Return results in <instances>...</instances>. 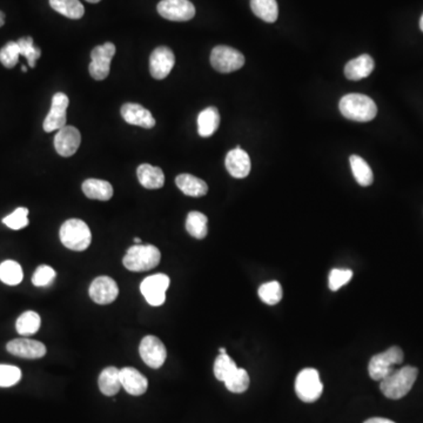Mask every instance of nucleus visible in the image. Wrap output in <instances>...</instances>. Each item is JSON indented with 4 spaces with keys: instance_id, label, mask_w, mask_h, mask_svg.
I'll list each match as a JSON object with an SVG mask.
<instances>
[{
    "instance_id": "obj_14",
    "label": "nucleus",
    "mask_w": 423,
    "mask_h": 423,
    "mask_svg": "<svg viewBox=\"0 0 423 423\" xmlns=\"http://www.w3.org/2000/svg\"><path fill=\"white\" fill-rule=\"evenodd\" d=\"M118 294V284L109 277H99L90 286V296L98 305L112 304Z\"/></svg>"
},
{
    "instance_id": "obj_46",
    "label": "nucleus",
    "mask_w": 423,
    "mask_h": 423,
    "mask_svg": "<svg viewBox=\"0 0 423 423\" xmlns=\"http://www.w3.org/2000/svg\"><path fill=\"white\" fill-rule=\"evenodd\" d=\"M86 1H88V3H99V1H100V0H86Z\"/></svg>"
},
{
    "instance_id": "obj_21",
    "label": "nucleus",
    "mask_w": 423,
    "mask_h": 423,
    "mask_svg": "<svg viewBox=\"0 0 423 423\" xmlns=\"http://www.w3.org/2000/svg\"><path fill=\"white\" fill-rule=\"evenodd\" d=\"M138 180L142 187L147 190H159L165 183V176L163 169L154 167L149 164H142L136 169Z\"/></svg>"
},
{
    "instance_id": "obj_12",
    "label": "nucleus",
    "mask_w": 423,
    "mask_h": 423,
    "mask_svg": "<svg viewBox=\"0 0 423 423\" xmlns=\"http://www.w3.org/2000/svg\"><path fill=\"white\" fill-rule=\"evenodd\" d=\"M68 107V97L65 93L58 92L52 98V105L48 117L45 118L44 127L45 132L51 133L53 131H59L66 126V109Z\"/></svg>"
},
{
    "instance_id": "obj_5",
    "label": "nucleus",
    "mask_w": 423,
    "mask_h": 423,
    "mask_svg": "<svg viewBox=\"0 0 423 423\" xmlns=\"http://www.w3.org/2000/svg\"><path fill=\"white\" fill-rule=\"evenodd\" d=\"M403 352L400 347H390L386 352L373 356L368 365L369 375L375 381H382L395 370L394 366L403 363Z\"/></svg>"
},
{
    "instance_id": "obj_29",
    "label": "nucleus",
    "mask_w": 423,
    "mask_h": 423,
    "mask_svg": "<svg viewBox=\"0 0 423 423\" xmlns=\"http://www.w3.org/2000/svg\"><path fill=\"white\" fill-rule=\"evenodd\" d=\"M41 316L33 311H28L18 318L16 322L17 332L23 336H33L41 328Z\"/></svg>"
},
{
    "instance_id": "obj_35",
    "label": "nucleus",
    "mask_w": 423,
    "mask_h": 423,
    "mask_svg": "<svg viewBox=\"0 0 423 423\" xmlns=\"http://www.w3.org/2000/svg\"><path fill=\"white\" fill-rule=\"evenodd\" d=\"M19 50H21V55L28 59V65L31 68H36V61L41 58V50L37 46H34L33 39L32 37L21 38L17 41Z\"/></svg>"
},
{
    "instance_id": "obj_31",
    "label": "nucleus",
    "mask_w": 423,
    "mask_h": 423,
    "mask_svg": "<svg viewBox=\"0 0 423 423\" xmlns=\"http://www.w3.org/2000/svg\"><path fill=\"white\" fill-rule=\"evenodd\" d=\"M23 269L16 261H4L0 264V280L9 286H16L23 282Z\"/></svg>"
},
{
    "instance_id": "obj_3",
    "label": "nucleus",
    "mask_w": 423,
    "mask_h": 423,
    "mask_svg": "<svg viewBox=\"0 0 423 423\" xmlns=\"http://www.w3.org/2000/svg\"><path fill=\"white\" fill-rule=\"evenodd\" d=\"M161 254L153 245H134L124 257V266L131 272H145L159 264Z\"/></svg>"
},
{
    "instance_id": "obj_40",
    "label": "nucleus",
    "mask_w": 423,
    "mask_h": 423,
    "mask_svg": "<svg viewBox=\"0 0 423 423\" xmlns=\"http://www.w3.org/2000/svg\"><path fill=\"white\" fill-rule=\"evenodd\" d=\"M352 278L353 272L350 269H338V268L333 269L331 274H329L328 286L331 291H338L340 288L348 284Z\"/></svg>"
},
{
    "instance_id": "obj_16",
    "label": "nucleus",
    "mask_w": 423,
    "mask_h": 423,
    "mask_svg": "<svg viewBox=\"0 0 423 423\" xmlns=\"http://www.w3.org/2000/svg\"><path fill=\"white\" fill-rule=\"evenodd\" d=\"M7 352L23 359H41L46 355L44 343L30 338H14L6 346Z\"/></svg>"
},
{
    "instance_id": "obj_32",
    "label": "nucleus",
    "mask_w": 423,
    "mask_h": 423,
    "mask_svg": "<svg viewBox=\"0 0 423 423\" xmlns=\"http://www.w3.org/2000/svg\"><path fill=\"white\" fill-rule=\"evenodd\" d=\"M257 293H259V298L261 299V301L269 306L279 304V302L282 301V295H284L282 284H279L278 282H269L261 284Z\"/></svg>"
},
{
    "instance_id": "obj_42",
    "label": "nucleus",
    "mask_w": 423,
    "mask_h": 423,
    "mask_svg": "<svg viewBox=\"0 0 423 423\" xmlns=\"http://www.w3.org/2000/svg\"><path fill=\"white\" fill-rule=\"evenodd\" d=\"M4 24H5V14L0 11V28H1Z\"/></svg>"
},
{
    "instance_id": "obj_11",
    "label": "nucleus",
    "mask_w": 423,
    "mask_h": 423,
    "mask_svg": "<svg viewBox=\"0 0 423 423\" xmlns=\"http://www.w3.org/2000/svg\"><path fill=\"white\" fill-rule=\"evenodd\" d=\"M156 9L167 21H187L196 16V7L190 0H161Z\"/></svg>"
},
{
    "instance_id": "obj_4",
    "label": "nucleus",
    "mask_w": 423,
    "mask_h": 423,
    "mask_svg": "<svg viewBox=\"0 0 423 423\" xmlns=\"http://www.w3.org/2000/svg\"><path fill=\"white\" fill-rule=\"evenodd\" d=\"M61 244L71 251L82 252L91 245L92 234L90 227L79 219L65 221L59 232Z\"/></svg>"
},
{
    "instance_id": "obj_27",
    "label": "nucleus",
    "mask_w": 423,
    "mask_h": 423,
    "mask_svg": "<svg viewBox=\"0 0 423 423\" xmlns=\"http://www.w3.org/2000/svg\"><path fill=\"white\" fill-rule=\"evenodd\" d=\"M53 10L70 19H80L85 14V7L79 0H50Z\"/></svg>"
},
{
    "instance_id": "obj_47",
    "label": "nucleus",
    "mask_w": 423,
    "mask_h": 423,
    "mask_svg": "<svg viewBox=\"0 0 423 423\" xmlns=\"http://www.w3.org/2000/svg\"><path fill=\"white\" fill-rule=\"evenodd\" d=\"M21 71L28 72V68L26 66H21Z\"/></svg>"
},
{
    "instance_id": "obj_28",
    "label": "nucleus",
    "mask_w": 423,
    "mask_h": 423,
    "mask_svg": "<svg viewBox=\"0 0 423 423\" xmlns=\"http://www.w3.org/2000/svg\"><path fill=\"white\" fill-rule=\"evenodd\" d=\"M350 166H352L353 176L355 178L356 183L363 187L372 185L374 181V174L368 164L361 156H350Z\"/></svg>"
},
{
    "instance_id": "obj_10",
    "label": "nucleus",
    "mask_w": 423,
    "mask_h": 423,
    "mask_svg": "<svg viewBox=\"0 0 423 423\" xmlns=\"http://www.w3.org/2000/svg\"><path fill=\"white\" fill-rule=\"evenodd\" d=\"M139 353L142 361L151 368H160L166 361V348L161 340L156 336H149L142 338V341L140 342Z\"/></svg>"
},
{
    "instance_id": "obj_6",
    "label": "nucleus",
    "mask_w": 423,
    "mask_h": 423,
    "mask_svg": "<svg viewBox=\"0 0 423 423\" xmlns=\"http://www.w3.org/2000/svg\"><path fill=\"white\" fill-rule=\"evenodd\" d=\"M323 390L320 374L314 368L302 369L295 380V393L306 403H313L320 399Z\"/></svg>"
},
{
    "instance_id": "obj_13",
    "label": "nucleus",
    "mask_w": 423,
    "mask_h": 423,
    "mask_svg": "<svg viewBox=\"0 0 423 423\" xmlns=\"http://www.w3.org/2000/svg\"><path fill=\"white\" fill-rule=\"evenodd\" d=\"M176 64V57L171 48L159 46L149 57V72L153 78L161 80L166 78Z\"/></svg>"
},
{
    "instance_id": "obj_37",
    "label": "nucleus",
    "mask_w": 423,
    "mask_h": 423,
    "mask_svg": "<svg viewBox=\"0 0 423 423\" xmlns=\"http://www.w3.org/2000/svg\"><path fill=\"white\" fill-rule=\"evenodd\" d=\"M28 210L25 207H19L14 213L4 218L3 223L11 230H18L28 225Z\"/></svg>"
},
{
    "instance_id": "obj_1",
    "label": "nucleus",
    "mask_w": 423,
    "mask_h": 423,
    "mask_svg": "<svg viewBox=\"0 0 423 423\" xmlns=\"http://www.w3.org/2000/svg\"><path fill=\"white\" fill-rule=\"evenodd\" d=\"M419 370L413 366H405L395 369L386 379L380 381V390L383 395L392 400L405 397L413 388L417 381Z\"/></svg>"
},
{
    "instance_id": "obj_45",
    "label": "nucleus",
    "mask_w": 423,
    "mask_h": 423,
    "mask_svg": "<svg viewBox=\"0 0 423 423\" xmlns=\"http://www.w3.org/2000/svg\"><path fill=\"white\" fill-rule=\"evenodd\" d=\"M420 28H421V31H422V32H423V14H422V17H421Z\"/></svg>"
},
{
    "instance_id": "obj_33",
    "label": "nucleus",
    "mask_w": 423,
    "mask_h": 423,
    "mask_svg": "<svg viewBox=\"0 0 423 423\" xmlns=\"http://www.w3.org/2000/svg\"><path fill=\"white\" fill-rule=\"evenodd\" d=\"M224 383L227 390L232 393H244L250 387V375H248L247 370L237 368Z\"/></svg>"
},
{
    "instance_id": "obj_15",
    "label": "nucleus",
    "mask_w": 423,
    "mask_h": 423,
    "mask_svg": "<svg viewBox=\"0 0 423 423\" xmlns=\"http://www.w3.org/2000/svg\"><path fill=\"white\" fill-rule=\"evenodd\" d=\"M82 134L73 126H64L55 136V149L58 154L65 158L72 156L78 151Z\"/></svg>"
},
{
    "instance_id": "obj_34",
    "label": "nucleus",
    "mask_w": 423,
    "mask_h": 423,
    "mask_svg": "<svg viewBox=\"0 0 423 423\" xmlns=\"http://www.w3.org/2000/svg\"><path fill=\"white\" fill-rule=\"evenodd\" d=\"M237 369V363H234L227 353L226 354H219L214 363V375L223 382H225Z\"/></svg>"
},
{
    "instance_id": "obj_9",
    "label": "nucleus",
    "mask_w": 423,
    "mask_h": 423,
    "mask_svg": "<svg viewBox=\"0 0 423 423\" xmlns=\"http://www.w3.org/2000/svg\"><path fill=\"white\" fill-rule=\"evenodd\" d=\"M115 55V46L112 43L99 45L91 52L92 63L90 64V75L95 80L107 78L111 70V61Z\"/></svg>"
},
{
    "instance_id": "obj_43",
    "label": "nucleus",
    "mask_w": 423,
    "mask_h": 423,
    "mask_svg": "<svg viewBox=\"0 0 423 423\" xmlns=\"http://www.w3.org/2000/svg\"><path fill=\"white\" fill-rule=\"evenodd\" d=\"M134 244H136V245L141 244V239H140V237H134Z\"/></svg>"
},
{
    "instance_id": "obj_26",
    "label": "nucleus",
    "mask_w": 423,
    "mask_h": 423,
    "mask_svg": "<svg viewBox=\"0 0 423 423\" xmlns=\"http://www.w3.org/2000/svg\"><path fill=\"white\" fill-rule=\"evenodd\" d=\"M251 9L257 17L266 23H275L278 19L279 7L277 0H251Z\"/></svg>"
},
{
    "instance_id": "obj_36",
    "label": "nucleus",
    "mask_w": 423,
    "mask_h": 423,
    "mask_svg": "<svg viewBox=\"0 0 423 423\" xmlns=\"http://www.w3.org/2000/svg\"><path fill=\"white\" fill-rule=\"evenodd\" d=\"M21 57V50L16 41H10L0 50V63L6 68H14Z\"/></svg>"
},
{
    "instance_id": "obj_25",
    "label": "nucleus",
    "mask_w": 423,
    "mask_h": 423,
    "mask_svg": "<svg viewBox=\"0 0 423 423\" xmlns=\"http://www.w3.org/2000/svg\"><path fill=\"white\" fill-rule=\"evenodd\" d=\"M99 390L104 395L114 396L122 388L120 369L117 367H107L99 376Z\"/></svg>"
},
{
    "instance_id": "obj_22",
    "label": "nucleus",
    "mask_w": 423,
    "mask_h": 423,
    "mask_svg": "<svg viewBox=\"0 0 423 423\" xmlns=\"http://www.w3.org/2000/svg\"><path fill=\"white\" fill-rule=\"evenodd\" d=\"M176 183L178 188L188 197H203L208 192L207 183L200 178L191 174H180L176 176Z\"/></svg>"
},
{
    "instance_id": "obj_20",
    "label": "nucleus",
    "mask_w": 423,
    "mask_h": 423,
    "mask_svg": "<svg viewBox=\"0 0 423 423\" xmlns=\"http://www.w3.org/2000/svg\"><path fill=\"white\" fill-rule=\"evenodd\" d=\"M375 68V63L370 55H363L348 61L345 68L346 78L353 82L361 80L370 75Z\"/></svg>"
},
{
    "instance_id": "obj_30",
    "label": "nucleus",
    "mask_w": 423,
    "mask_h": 423,
    "mask_svg": "<svg viewBox=\"0 0 423 423\" xmlns=\"http://www.w3.org/2000/svg\"><path fill=\"white\" fill-rule=\"evenodd\" d=\"M208 219L206 215L200 212H191L187 215L186 230L196 239H203L208 233Z\"/></svg>"
},
{
    "instance_id": "obj_2",
    "label": "nucleus",
    "mask_w": 423,
    "mask_h": 423,
    "mask_svg": "<svg viewBox=\"0 0 423 423\" xmlns=\"http://www.w3.org/2000/svg\"><path fill=\"white\" fill-rule=\"evenodd\" d=\"M338 107L342 115L353 122H370L378 114V107L374 100L359 93L345 95L340 100Z\"/></svg>"
},
{
    "instance_id": "obj_38",
    "label": "nucleus",
    "mask_w": 423,
    "mask_h": 423,
    "mask_svg": "<svg viewBox=\"0 0 423 423\" xmlns=\"http://www.w3.org/2000/svg\"><path fill=\"white\" fill-rule=\"evenodd\" d=\"M21 379V370L16 366L0 365V387H12Z\"/></svg>"
},
{
    "instance_id": "obj_17",
    "label": "nucleus",
    "mask_w": 423,
    "mask_h": 423,
    "mask_svg": "<svg viewBox=\"0 0 423 423\" xmlns=\"http://www.w3.org/2000/svg\"><path fill=\"white\" fill-rule=\"evenodd\" d=\"M227 171L230 176L237 179H244L251 172V159L248 153L237 146V149H232L227 154L225 160Z\"/></svg>"
},
{
    "instance_id": "obj_8",
    "label": "nucleus",
    "mask_w": 423,
    "mask_h": 423,
    "mask_svg": "<svg viewBox=\"0 0 423 423\" xmlns=\"http://www.w3.org/2000/svg\"><path fill=\"white\" fill-rule=\"evenodd\" d=\"M169 280L168 277L163 273L159 274L151 275L146 278L140 284V291H141L146 301L153 307H159L165 304L166 300V291L168 289Z\"/></svg>"
},
{
    "instance_id": "obj_23",
    "label": "nucleus",
    "mask_w": 423,
    "mask_h": 423,
    "mask_svg": "<svg viewBox=\"0 0 423 423\" xmlns=\"http://www.w3.org/2000/svg\"><path fill=\"white\" fill-rule=\"evenodd\" d=\"M220 125V114L217 107H207L198 117V133L203 138H208L217 132Z\"/></svg>"
},
{
    "instance_id": "obj_19",
    "label": "nucleus",
    "mask_w": 423,
    "mask_h": 423,
    "mask_svg": "<svg viewBox=\"0 0 423 423\" xmlns=\"http://www.w3.org/2000/svg\"><path fill=\"white\" fill-rule=\"evenodd\" d=\"M122 387L127 393L133 396H140L146 393L149 388V381L139 370L133 367H125L120 369Z\"/></svg>"
},
{
    "instance_id": "obj_44",
    "label": "nucleus",
    "mask_w": 423,
    "mask_h": 423,
    "mask_svg": "<svg viewBox=\"0 0 423 423\" xmlns=\"http://www.w3.org/2000/svg\"><path fill=\"white\" fill-rule=\"evenodd\" d=\"M219 353H220V354H226V348H220L219 349Z\"/></svg>"
},
{
    "instance_id": "obj_18",
    "label": "nucleus",
    "mask_w": 423,
    "mask_h": 423,
    "mask_svg": "<svg viewBox=\"0 0 423 423\" xmlns=\"http://www.w3.org/2000/svg\"><path fill=\"white\" fill-rule=\"evenodd\" d=\"M122 115L129 125L140 126L142 129H153L156 126V119L149 109L142 107L139 104L127 102L122 107Z\"/></svg>"
},
{
    "instance_id": "obj_41",
    "label": "nucleus",
    "mask_w": 423,
    "mask_h": 423,
    "mask_svg": "<svg viewBox=\"0 0 423 423\" xmlns=\"http://www.w3.org/2000/svg\"><path fill=\"white\" fill-rule=\"evenodd\" d=\"M365 423H395L394 421L388 420V419H383V417H372Z\"/></svg>"
},
{
    "instance_id": "obj_7",
    "label": "nucleus",
    "mask_w": 423,
    "mask_h": 423,
    "mask_svg": "<svg viewBox=\"0 0 423 423\" xmlns=\"http://www.w3.org/2000/svg\"><path fill=\"white\" fill-rule=\"evenodd\" d=\"M210 64L215 71L220 73H230L240 70L244 66L245 55L235 48L220 45L212 50Z\"/></svg>"
},
{
    "instance_id": "obj_24",
    "label": "nucleus",
    "mask_w": 423,
    "mask_h": 423,
    "mask_svg": "<svg viewBox=\"0 0 423 423\" xmlns=\"http://www.w3.org/2000/svg\"><path fill=\"white\" fill-rule=\"evenodd\" d=\"M82 192L88 199L107 201L113 197V187L109 181L87 179L82 183Z\"/></svg>"
},
{
    "instance_id": "obj_39",
    "label": "nucleus",
    "mask_w": 423,
    "mask_h": 423,
    "mask_svg": "<svg viewBox=\"0 0 423 423\" xmlns=\"http://www.w3.org/2000/svg\"><path fill=\"white\" fill-rule=\"evenodd\" d=\"M55 277H57V273L53 268L50 267L48 264H41L34 272L32 282L37 287H46L52 284Z\"/></svg>"
}]
</instances>
